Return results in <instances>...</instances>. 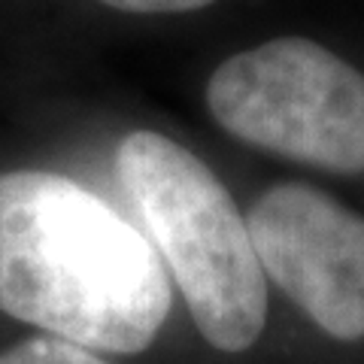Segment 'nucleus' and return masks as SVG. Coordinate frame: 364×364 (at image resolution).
I'll use <instances>...</instances> for the list:
<instances>
[{"instance_id": "nucleus-1", "label": "nucleus", "mask_w": 364, "mask_h": 364, "mask_svg": "<svg viewBox=\"0 0 364 364\" xmlns=\"http://www.w3.org/2000/svg\"><path fill=\"white\" fill-rule=\"evenodd\" d=\"M173 304L149 237L49 170L0 173V310L91 352L152 346Z\"/></svg>"}, {"instance_id": "nucleus-2", "label": "nucleus", "mask_w": 364, "mask_h": 364, "mask_svg": "<svg viewBox=\"0 0 364 364\" xmlns=\"http://www.w3.org/2000/svg\"><path fill=\"white\" fill-rule=\"evenodd\" d=\"M116 173L203 340L222 352L255 346L267 322V279L222 179L155 131L124 136Z\"/></svg>"}, {"instance_id": "nucleus-3", "label": "nucleus", "mask_w": 364, "mask_h": 364, "mask_svg": "<svg viewBox=\"0 0 364 364\" xmlns=\"http://www.w3.org/2000/svg\"><path fill=\"white\" fill-rule=\"evenodd\" d=\"M207 107L249 146L331 173H364V76L306 37L267 40L222 61Z\"/></svg>"}, {"instance_id": "nucleus-4", "label": "nucleus", "mask_w": 364, "mask_h": 364, "mask_svg": "<svg viewBox=\"0 0 364 364\" xmlns=\"http://www.w3.org/2000/svg\"><path fill=\"white\" fill-rule=\"evenodd\" d=\"M258 264L328 337L364 340V215L301 182L273 186L246 215Z\"/></svg>"}, {"instance_id": "nucleus-5", "label": "nucleus", "mask_w": 364, "mask_h": 364, "mask_svg": "<svg viewBox=\"0 0 364 364\" xmlns=\"http://www.w3.org/2000/svg\"><path fill=\"white\" fill-rule=\"evenodd\" d=\"M0 364H109L91 349L67 343L61 337H31L0 352Z\"/></svg>"}, {"instance_id": "nucleus-6", "label": "nucleus", "mask_w": 364, "mask_h": 364, "mask_svg": "<svg viewBox=\"0 0 364 364\" xmlns=\"http://www.w3.org/2000/svg\"><path fill=\"white\" fill-rule=\"evenodd\" d=\"M100 4L136 16H167V13H195V9L210 6L215 0H100Z\"/></svg>"}]
</instances>
